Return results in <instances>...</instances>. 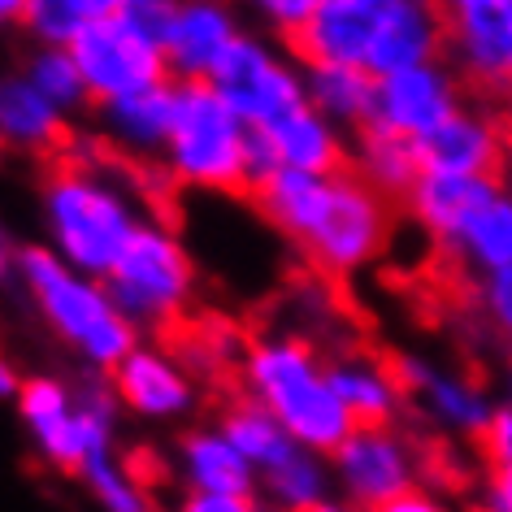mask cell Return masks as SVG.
<instances>
[{"mask_svg": "<svg viewBox=\"0 0 512 512\" xmlns=\"http://www.w3.org/2000/svg\"><path fill=\"white\" fill-rule=\"evenodd\" d=\"M460 105H465V74L447 57H430V61H417V66L378 74L374 126L404 139H417Z\"/></svg>", "mask_w": 512, "mask_h": 512, "instance_id": "14", "label": "cell"}, {"mask_svg": "<svg viewBox=\"0 0 512 512\" xmlns=\"http://www.w3.org/2000/svg\"><path fill=\"white\" fill-rule=\"evenodd\" d=\"M31 0H0V18L9 22V27H22V14H27Z\"/></svg>", "mask_w": 512, "mask_h": 512, "instance_id": "40", "label": "cell"}, {"mask_svg": "<svg viewBox=\"0 0 512 512\" xmlns=\"http://www.w3.org/2000/svg\"><path fill=\"white\" fill-rule=\"evenodd\" d=\"M109 382L118 391L122 408L148 426H178L200 408L196 374L165 348V343L139 339L118 365L109 369Z\"/></svg>", "mask_w": 512, "mask_h": 512, "instance_id": "13", "label": "cell"}, {"mask_svg": "<svg viewBox=\"0 0 512 512\" xmlns=\"http://www.w3.org/2000/svg\"><path fill=\"white\" fill-rule=\"evenodd\" d=\"M261 504L278 512H322L339 504V482L330 452L309 443H291L283 456L261 469Z\"/></svg>", "mask_w": 512, "mask_h": 512, "instance_id": "22", "label": "cell"}, {"mask_svg": "<svg viewBox=\"0 0 512 512\" xmlns=\"http://www.w3.org/2000/svg\"><path fill=\"white\" fill-rule=\"evenodd\" d=\"M339 5H348V9H356V14H365V18H382L387 9H395V5H404V0H339Z\"/></svg>", "mask_w": 512, "mask_h": 512, "instance_id": "36", "label": "cell"}, {"mask_svg": "<svg viewBox=\"0 0 512 512\" xmlns=\"http://www.w3.org/2000/svg\"><path fill=\"white\" fill-rule=\"evenodd\" d=\"M9 283L22 291V300L35 309L44 330L70 356H79L87 369L109 374L126 352L144 339L126 309L113 296L109 278L87 274L57 256L48 243H5Z\"/></svg>", "mask_w": 512, "mask_h": 512, "instance_id": "2", "label": "cell"}, {"mask_svg": "<svg viewBox=\"0 0 512 512\" xmlns=\"http://www.w3.org/2000/svg\"><path fill=\"white\" fill-rule=\"evenodd\" d=\"M70 48L83 66L87 87H92V105L170 79V61H165L161 35L148 31L131 9L92 18L70 40Z\"/></svg>", "mask_w": 512, "mask_h": 512, "instance_id": "10", "label": "cell"}, {"mask_svg": "<svg viewBox=\"0 0 512 512\" xmlns=\"http://www.w3.org/2000/svg\"><path fill=\"white\" fill-rule=\"evenodd\" d=\"M209 83L230 100V109H239L243 122L256 126V131L309 100V87H304V57L287 53L283 40L270 31H243L239 44L226 53V61L213 70Z\"/></svg>", "mask_w": 512, "mask_h": 512, "instance_id": "9", "label": "cell"}, {"mask_svg": "<svg viewBox=\"0 0 512 512\" xmlns=\"http://www.w3.org/2000/svg\"><path fill=\"white\" fill-rule=\"evenodd\" d=\"M174 5H178V0H135L131 14L144 22L148 31H157V35H161V31H165V22H170V14H174Z\"/></svg>", "mask_w": 512, "mask_h": 512, "instance_id": "35", "label": "cell"}, {"mask_svg": "<svg viewBox=\"0 0 512 512\" xmlns=\"http://www.w3.org/2000/svg\"><path fill=\"white\" fill-rule=\"evenodd\" d=\"M22 74H27L44 96H53L66 113H83L92 105V87H87L83 66L70 44H31L27 61H22Z\"/></svg>", "mask_w": 512, "mask_h": 512, "instance_id": "29", "label": "cell"}, {"mask_svg": "<svg viewBox=\"0 0 512 512\" xmlns=\"http://www.w3.org/2000/svg\"><path fill=\"white\" fill-rule=\"evenodd\" d=\"M174 482L187 512L261 508V473L222 426H191L174 443Z\"/></svg>", "mask_w": 512, "mask_h": 512, "instance_id": "11", "label": "cell"}, {"mask_svg": "<svg viewBox=\"0 0 512 512\" xmlns=\"http://www.w3.org/2000/svg\"><path fill=\"white\" fill-rule=\"evenodd\" d=\"M87 22L92 18L79 0H31L22 14V31L31 35V44H70Z\"/></svg>", "mask_w": 512, "mask_h": 512, "instance_id": "32", "label": "cell"}, {"mask_svg": "<svg viewBox=\"0 0 512 512\" xmlns=\"http://www.w3.org/2000/svg\"><path fill=\"white\" fill-rule=\"evenodd\" d=\"M239 382L252 400H261L300 443L335 452L356 426L348 404L330 382V361L304 335L291 330H265L243 343Z\"/></svg>", "mask_w": 512, "mask_h": 512, "instance_id": "4", "label": "cell"}, {"mask_svg": "<svg viewBox=\"0 0 512 512\" xmlns=\"http://www.w3.org/2000/svg\"><path fill=\"white\" fill-rule=\"evenodd\" d=\"M217 426H222L230 439L239 443V452L252 460L256 473H261L270 460H278L291 443H296V434H291L261 400H252L248 391H243L239 400H230L222 413H217Z\"/></svg>", "mask_w": 512, "mask_h": 512, "instance_id": "28", "label": "cell"}, {"mask_svg": "<svg viewBox=\"0 0 512 512\" xmlns=\"http://www.w3.org/2000/svg\"><path fill=\"white\" fill-rule=\"evenodd\" d=\"M430 57H447V18L439 0H404L387 9L369 40V74H391Z\"/></svg>", "mask_w": 512, "mask_h": 512, "instance_id": "21", "label": "cell"}, {"mask_svg": "<svg viewBox=\"0 0 512 512\" xmlns=\"http://www.w3.org/2000/svg\"><path fill=\"white\" fill-rule=\"evenodd\" d=\"M395 365H400V378L408 387V404L417 408V417L426 421L430 430L447 434V439H460V443L482 439L499 400L486 395L478 378H469L465 369H456V365L430 361V356H421V352H404Z\"/></svg>", "mask_w": 512, "mask_h": 512, "instance_id": "12", "label": "cell"}, {"mask_svg": "<svg viewBox=\"0 0 512 512\" xmlns=\"http://www.w3.org/2000/svg\"><path fill=\"white\" fill-rule=\"evenodd\" d=\"M113 296L139 330H165L183 322L196 300V256L183 230L148 217L105 274Z\"/></svg>", "mask_w": 512, "mask_h": 512, "instance_id": "7", "label": "cell"}, {"mask_svg": "<svg viewBox=\"0 0 512 512\" xmlns=\"http://www.w3.org/2000/svg\"><path fill=\"white\" fill-rule=\"evenodd\" d=\"M74 478L83 482V491L92 495V504L105 508V512H144V508H152V495L144 491V482L135 478L131 465H126L118 452L87 460Z\"/></svg>", "mask_w": 512, "mask_h": 512, "instance_id": "30", "label": "cell"}, {"mask_svg": "<svg viewBox=\"0 0 512 512\" xmlns=\"http://www.w3.org/2000/svg\"><path fill=\"white\" fill-rule=\"evenodd\" d=\"M447 252H452V261L473 283L486 274L508 270L512 265V187H499L495 196L473 213V222L460 230V239Z\"/></svg>", "mask_w": 512, "mask_h": 512, "instance_id": "26", "label": "cell"}, {"mask_svg": "<svg viewBox=\"0 0 512 512\" xmlns=\"http://www.w3.org/2000/svg\"><path fill=\"white\" fill-rule=\"evenodd\" d=\"M256 213L322 278H356L382 261L395 230V200L352 170L313 174L278 165L252 191Z\"/></svg>", "mask_w": 512, "mask_h": 512, "instance_id": "1", "label": "cell"}, {"mask_svg": "<svg viewBox=\"0 0 512 512\" xmlns=\"http://www.w3.org/2000/svg\"><path fill=\"white\" fill-rule=\"evenodd\" d=\"M18 426L31 452L61 473H79L87 460L118 452V413H126L113 382L74 387L61 374H31L14 400Z\"/></svg>", "mask_w": 512, "mask_h": 512, "instance_id": "6", "label": "cell"}, {"mask_svg": "<svg viewBox=\"0 0 512 512\" xmlns=\"http://www.w3.org/2000/svg\"><path fill=\"white\" fill-rule=\"evenodd\" d=\"M447 18V61L482 92H512V0H478Z\"/></svg>", "mask_w": 512, "mask_h": 512, "instance_id": "16", "label": "cell"}, {"mask_svg": "<svg viewBox=\"0 0 512 512\" xmlns=\"http://www.w3.org/2000/svg\"><path fill=\"white\" fill-rule=\"evenodd\" d=\"M304 87L309 105H317L326 118H335L343 131H365L374 126L378 105V74L365 66H343V61H304Z\"/></svg>", "mask_w": 512, "mask_h": 512, "instance_id": "25", "label": "cell"}, {"mask_svg": "<svg viewBox=\"0 0 512 512\" xmlns=\"http://www.w3.org/2000/svg\"><path fill=\"white\" fill-rule=\"evenodd\" d=\"M87 9V18H100V14H122V9H131L135 0H79Z\"/></svg>", "mask_w": 512, "mask_h": 512, "instance_id": "37", "label": "cell"}, {"mask_svg": "<svg viewBox=\"0 0 512 512\" xmlns=\"http://www.w3.org/2000/svg\"><path fill=\"white\" fill-rule=\"evenodd\" d=\"M421 170H447V174H499L504 165V126L495 113L473 109L469 100L452 109L439 126L413 139Z\"/></svg>", "mask_w": 512, "mask_h": 512, "instance_id": "18", "label": "cell"}, {"mask_svg": "<svg viewBox=\"0 0 512 512\" xmlns=\"http://www.w3.org/2000/svg\"><path fill=\"white\" fill-rule=\"evenodd\" d=\"M66 118L70 113L22 70L0 79V139L14 152H57L66 144Z\"/></svg>", "mask_w": 512, "mask_h": 512, "instance_id": "24", "label": "cell"}, {"mask_svg": "<svg viewBox=\"0 0 512 512\" xmlns=\"http://www.w3.org/2000/svg\"><path fill=\"white\" fill-rule=\"evenodd\" d=\"M252 139L256 126L243 122L209 79H187L174 87V126L161 148V170L204 196L252 191Z\"/></svg>", "mask_w": 512, "mask_h": 512, "instance_id": "5", "label": "cell"}, {"mask_svg": "<svg viewBox=\"0 0 512 512\" xmlns=\"http://www.w3.org/2000/svg\"><path fill=\"white\" fill-rule=\"evenodd\" d=\"M239 5L261 31L278 35V40H296L326 0H239Z\"/></svg>", "mask_w": 512, "mask_h": 512, "instance_id": "33", "label": "cell"}, {"mask_svg": "<svg viewBox=\"0 0 512 512\" xmlns=\"http://www.w3.org/2000/svg\"><path fill=\"white\" fill-rule=\"evenodd\" d=\"M243 5L239 0H178L161 31V48L170 61V79H213V70L239 44Z\"/></svg>", "mask_w": 512, "mask_h": 512, "instance_id": "15", "label": "cell"}, {"mask_svg": "<svg viewBox=\"0 0 512 512\" xmlns=\"http://www.w3.org/2000/svg\"><path fill=\"white\" fill-rule=\"evenodd\" d=\"M482 447H486L482 504L495 512H512V391L495 404V417L482 434Z\"/></svg>", "mask_w": 512, "mask_h": 512, "instance_id": "31", "label": "cell"}, {"mask_svg": "<svg viewBox=\"0 0 512 512\" xmlns=\"http://www.w3.org/2000/svg\"><path fill=\"white\" fill-rule=\"evenodd\" d=\"M174 87H178L174 79H165L92 105L100 139L131 161H161V148L174 126Z\"/></svg>", "mask_w": 512, "mask_h": 512, "instance_id": "19", "label": "cell"}, {"mask_svg": "<svg viewBox=\"0 0 512 512\" xmlns=\"http://www.w3.org/2000/svg\"><path fill=\"white\" fill-rule=\"evenodd\" d=\"M261 139L270 144L278 165L313 174H335L352 165V131H343L335 118H326L317 105H296L270 126H261Z\"/></svg>", "mask_w": 512, "mask_h": 512, "instance_id": "20", "label": "cell"}, {"mask_svg": "<svg viewBox=\"0 0 512 512\" xmlns=\"http://www.w3.org/2000/svg\"><path fill=\"white\" fill-rule=\"evenodd\" d=\"M22 382L27 378H18V369L14 365H0V395H5V400H18V391H22Z\"/></svg>", "mask_w": 512, "mask_h": 512, "instance_id": "39", "label": "cell"}, {"mask_svg": "<svg viewBox=\"0 0 512 512\" xmlns=\"http://www.w3.org/2000/svg\"><path fill=\"white\" fill-rule=\"evenodd\" d=\"M504 187L499 174H447V170H421L417 183L408 187L400 200L408 222H413L430 243H439L447 252L460 239V230L473 222V213L482 209L495 191Z\"/></svg>", "mask_w": 512, "mask_h": 512, "instance_id": "17", "label": "cell"}, {"mask_svg": "<svg viewBox=\"0 0 512 512\" xmlns=\"http://www.w3.org/2000/svg\"><path fill=\"white\" fill-rule=\"evenodd\" d=\"M478 309L486 317V326L499 335L508 352V365H512V265L499 274H486L478 278Z\"/></svg>", "mask_w": 512, "mask_h": 512, "instance_id": "34", "label": "cell"}, {"mask_svg": "<svg viewBox=\"0 0 512 512\" xmlns=\"http://www.w3.org/2000/svg\"><path fill=\"white\" fill-rule=\"evenodd\" d=\"M352 170L374 183L382 196L404 200L408 187L417 183L421 161H417V144L404 135H391L382 126H365L352 135Z\"/></svg>", "mask_w": 512, "mask_h": 512, "instance_id": "27", "label": "cell"}, {"mask_svg": "<svg viewBox=\"0 0 512 512\" xmlns=\"http://www.w3.org/2000/svg\"><path fill=\"white\" fill-rule=\"evenodd\" d=\"M330 382L348 404L352 421H395L408 404L400 365H387L374 352H339L330 356Z\"/></svg>", "mask_w": 512, "mask_h": 512, "instance_id": "23", "label": "cell"}, {"mask_svg": "<svg viewBox=\"0 0 512 512\" xmlns=\"http://www.w3.org/2000/svg\"><path fill=\"white\" fill-rule=\"evenodd\" d=\"M434 508H439V499L413 491V495H404V499H400V504H395L391 512H434Z\"/></svg>", "mask_w": 512, "mask_h": 512, "instance_id": "38", "label": "cell"}, {"mask_svg": "<svg viewBox=\"0 0 512 512\" xmlns=\"http://www.w3.org/2000/svg\"><path fill=\"white\" fill-rule=\"evenodd\" d=\"M144 222V196L105 161H66L40 183L44 243L87 274L105 278Z\"/></svg>", "mask_w": 512, "mask_h": 512, "instance_id": "3", "label": "cell"}, {"mask_svg": "<svg viewBox=\"0 0 512 512\" xmlns=\"http://www.w3.org/2000/svg\"><path fill=\"white\" fill-rule=\"evenodd\" d=\"M335 482L339 504L361 512H391L404 495L421 491L426 478V460L417 443L395 426V421H356L335 452Z\"/></svg>", "mask_w": 512, "mask_h": 512, "instance_id": "8", "label": "cell"}]
</instances>
